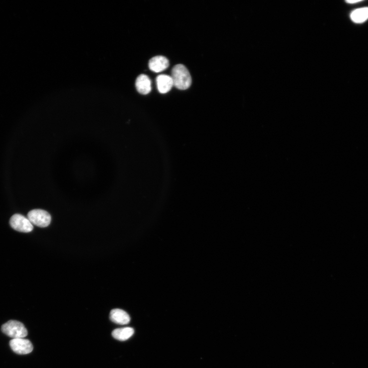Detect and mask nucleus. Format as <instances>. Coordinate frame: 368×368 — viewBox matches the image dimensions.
<instances>
[{
  "mask_svg": "<svg viewBox=\"0 0 368 368\" xmlns=\"http://www.w3.org/2000/svg\"><path fill=\"white\" fill-rule=\"evenodd\" d=\"M171 77L174 86L179 90H187L191 85L190 74L187 68L183 65L179 64L173 68Z\"/></svg>",
  "mask_w": 368,
  "mask_h": 368,
  "instance_id": "obj_1",
  "label": "nucleus"
},
{
  "mask_svg": "<svg viewBox=\"0 0 368 368\" xmlns=\"http://www.w3.org/2000/svg\"><path fill=\"white\" fill-rule=\"evenodd\" d=\"M2 332L7 336L13 338H24L28 335L25 326L21 322L11 320L2 326Z\"/></svg>",
  "mask_w": 368,
  "mask_h": 368,
  "instance_id": "obj_2",
  "label": "nucleus"
},
{
  "mask_svg": "<svg viewBox=\"0 0 368 368\" xmlns=\"http://www.w3.org/2000/svg\"><path fill=\"white\" fill-rule=\"evenodd\" d=\"M27 218L32 224L40 228L48 227L51 221L50 214L41 209H34L30 211L28 213Z\"/></svg>",
  "mask_w": 368,
  "mask_h": 368,
  "instance_id": "obj_3",
  "label": "nucleus"
},
{
  "mask_svg": "<svg viewBox=\"0 0 368 368\" xmlns=\"http://www.w3.org/2000/svg\"><path fill=\"white\" fill-rule=\"evenodd\" d=\"M9 223L11 227L18 232L29 233L33 229V224L28 218L21 214L13 215L11 217Z\"/></svg>",
  "mask_w": 368,
  "mask_h": 368,
  "instance_id": "obj_4",
  "label": "nucleus"
},
{
  "mask_svg": "<svg viewBox=\"0 0 368 368\" xmlns=\"http://www.w3.org/2000/svg\"><path fill=\"white\" fill-rule=\"evenodd\" d=\"M11 350L18 355H27L33 349V345L28 340L24 338L13 339L10 342Z\"/></svg>",
  "mask_w": 368,
  "mask_h": 368,
  "instance_id": "obj_5",
  "label": "nucleus"
},
{
  "mask_svg": "<svg viewBox=\"0 0 368 368\" xmlns=\"http://www.w3.org/2000/svg\"><path fill=\"white\" fill-rule=\"evenodd\" d=\"M150 70L156 73H160L166 70L170 66L169 59L163 56L153 57L149 61Z\"/></svg>",
  "mask_w": 368,
  "mask_h": 368,
  "instance_id": "obj_6",
  "label": "nucleus"
},
{
  "mask_svg": "<svg viewBox=\"0 0 368 368\" xmlns=\"http://www.w3.org/2000/svg\"><path fill=\"white\" fill-rule=\"evenodd\" d=\"M157 88L160 93L166 94L170 92L174 85V82L171 76L161 74L156 79Z\"/></svg>",
  "mask_w": 368,
  "mask_h": 368,
  "instance_id": "obj_7",
  "label": "nucleus"
},
{
  "mask_svg": "<svg viewBox=\"0 0 368 368\" xmlns=\"http://www.w3.org/2000/svg\"><path fill=\"white\" fill-rule=\"evenodd\" d=\"M136 87L139 93L143 95L149 94L152 90V81L145 74L139 75L136 81Z\"/></svg>",
  "mask_w": 368,
  "mask_h": 368,
  "instance_id": "obj_8",
  "label": "nucleus"
},
{
  "mask_svg": "<svg viewBox=\"0 0 368 368\" xmlns=\"http://www.w3.org/2000/svg\"><path fill=\"white\" fill-rule=\"evenodd\" d=\"M110 319L113 322L120 325L128 324L131 321L129 314L120 309L113 310L110 313Z\"/></svg>",
  "mask_w": 368,
  "mask_h": 368,
  "instance_id": "obj_9",
  "label": "nucleus"
},
{
  "mask_svg": "<svg viewBox=\"0 0 368 368\" xmlns=\"http://www.w3.org/2000/svg\"><path fill=\"white\" fill-rule=\"evenodd\" d=\"M351 18L355 23L361 24L366 22L368 19V7L355 10L351 13Z\"/></svg>",
  "mask_w": 368,
  "mask_h": 368,
  "instance_id": "obj_10",
  "label": "nucleus"
},
{
  "mask_svg": "<svg viewBox=\"0 0 368 368\" xmlns=\"http://www.w3.org/2000/svg\"><path fill=\"white\" fill-rule=\"evenodd\" d=\"M134 332V330L131 327H125L114 330L112 332V336L116 340L124 341L132 337Z\"/></svg>",
  "mask_w": 368,
  "mask_h": 368,
  "instance_id": "obj_11",
  "label": "nucleus"
},
{
  "mask_svg": "<svg viewBox=\"0 0 368 368\" xmlns=\"http://www.w3.org/2000/svg\"><path fill=\"white\" fill-rule=\"evenodd\" d=\"M362 0H351V1H347L346 2L350 4H355L362 2Z\"/></svg>",
  "mask_w": 368,
  "mask_h": 368,
  "instance_id": "obj_12",
  "label": "nucleus"
}]
</instances>
